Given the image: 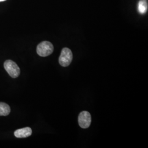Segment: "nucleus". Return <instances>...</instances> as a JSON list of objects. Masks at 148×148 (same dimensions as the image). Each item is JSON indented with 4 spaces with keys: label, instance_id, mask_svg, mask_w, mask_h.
<instances>
[{
    "label": "nucleus",
    "instance_id": "1",
    "mask_svg": "<svg viewBox=\"0 0 148 148\" xmlns=\"http://www.w3.org/2000/svg\"><path fill=\"white\" fill-rule=\"evenodd\" d=\"M54 47L52 43L48 41H43L37 46L36 51L41 57H47L53 53Z\"/></svg>",
    "mask_w": 148,
    "mask_h": 148
},
{
    "label": "nucleus",
    "instance_id": "7",
    "mask_svg": "<svg viewBox=\"0 0 148 148\" xmlns=\"http://www.w3.org/2000/svg\"><path fill=\"white\" fill-rule=\"evenodd\" d=\"M138 10L140 14L145 13L148 10L147 2L144 0H140L138 3Z\"/></svg>",
    "mask_w": 148,
    "mask_h": 148
},
{
    "label": "nucleus",
    "instance_id": "5",
    "mask_svg": "<svg viewBox=\"0 0 148 148\" xmlns=\"http://www.w3.org/2000/svg\"><path fill=\"white\" fill-rule=\"evenodd\" d=\"M32 134V130L30 127H25L16 130L14 132V136L18 138H27Z\"/></svg>",
    "mask_w": 148,
    "mask_h": 148
},
{
    "label": "nucleus",
    "instance_id": "4",
    "mask_svg": "<svg viewBox=\"0 0 148 148\" xmlns=\"http://www.w3.org/2000/svg\"><path fill=\"white\" fill-rule=\"evenodd\" d=\"M78 122L79 126L82 128H87L91 123V116L90 112L87 111L80 112L78 117Z\"/></svg>",
    "mask_w": 148,
    "mask_h": 148
},
{
    "label": "nucleus",
    "instance_id": "8",
    "mask_svg": "<svg viewBox=\"0 0 148 148\" xmlns=\"http://www.w3.org/2000/svg\"><path fill=\"white\" fill-rule=\"evenodd\" d=\"M6 0H0V2H3V1H5Z\"/></svg>",
    "mask_w": 148,
    "mask_h": 148
},
{
    "label": "nucleus",
    "instance_id": "2",
    "mask_svg": "<svg viewBox=\"0 0 148 148\" xmlns=\"http://www.w3.org/2000/svg\"><path fill=\"white\" fill-rule=\"evenodd\" d=\"M4 68L12 78L18 77L21 73V70L19 66L15 62L11 60L5 61L4 63Z\"/></svg>",
    "mask_w": 148,
    "mask_h": 148
},
{
    "label": "nucleus",
    "instance_id": "3",
    "mask_svg": "<svg viewBox=\"0 0 148 148\" xmlns=\"http://www.w3.org/2000/svg\"><path fill=\"white\" fill-rule=\"evenodd\" d=\"M73 53L68 48H64L62 50L59 58V63L61 66L66 67L69 66L73 60Z\"/></svg>",
    "mask_w": 148,
    "mask_h": 148
},
{
    "label": "nucleus",
    "instance_id": "6",
    "mask_svg": "<svg viewBox=\"0 0 148 148\" xmlns=\"http://www.w3.org/2000/svg\"><path fill=\"white\" fill-rule=\"evenodd\" d=\"M11 112L10 106L5 103L0 102V116H7Z\"/></svg>",
    "mask_w": 148,
    "mask_h": 148
}]
</instances>
